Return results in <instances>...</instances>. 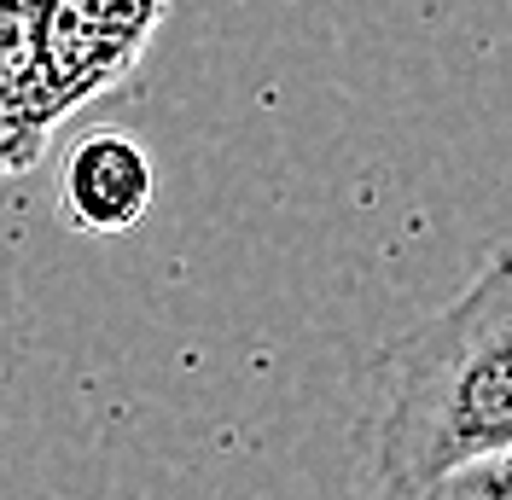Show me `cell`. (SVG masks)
<instances>
[{
	"instance_id": "obj_1",
	"label": "cell",
	"mask_w": 512,
	"mask_h": 500,
	"mask_svg": "<svg viewBox=\"0 0 512 500\" xmlns=\"http://www.w3.org/2000/svg\"><path fill=\"white\" fill-rule=\"evenodd\" d=\"M512 448V256L367 361L355 460L373 500H419L443 471Z\"/></svg>"
},
{
	"instance_id": "obj_2",
	"label": "cell",
	"mask_w": 512,
	"mask_h": 500,
	"mask_svg": "<svg viewBox=\"0 0 512 500\" xmlns=\"http://www.w3.org/2000/svg\"><path fill=\"white\" fill-rule=\"evenodd\" d=\"M163 6L169 0H24L30 64L47 111L64 117L117 88L146 53Z\"/></svg>"
},
{
	"instance_id": "obj_3",
	"label": "cell",
	"mask_w": 512,
	"mask_h": 500,
	"mask_svg": "<svg viewBox=\"0 0 512 500\" xmlns=\"http://www.w3.org/2000/svg\"><path fill=\"white\" fill-rule=\"evenodd\" d=\"M158 192V169L146 146L123 128L82 134L59 169V216L76 233H128L140 227Z\"/></svg>"
},
{
	"instance_id": "obj_4",
	"label": "cell",
	"mask_w": 512,
	"mask_h": 500,
	"mask_svg": "<svg viewBox=\"0 0 512 500\" xmlns=\"http://www.w3.org/2000/svg\"><path fill=\"white\" fill-rule=\"evenodd\" d=\"M419 500H512V448H495V454L443 471Z\"/></svg>"
},
{
	"instance_id": "obj_5",
	"label": "cell",
	"mask_w": 512,
	"mask_h": 500,
	"mask_svg": "<svg viewBox=\"0 0 512 500\" xmlns=\"http://www.w3.org/2000/svg\"><path fill=\"white\" fill-rule=\"evenodd\" d=\"M507 256H512V239H507Z\"/></svg>"
}]
</instances>
